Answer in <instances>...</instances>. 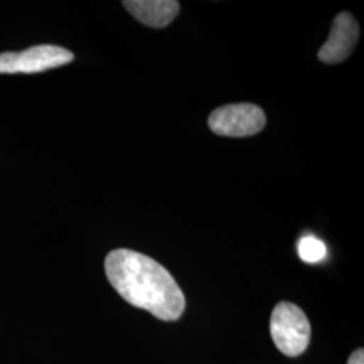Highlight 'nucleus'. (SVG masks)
Wrapping results in <instances>:
<instances>
[{
  "label": "nucleus",
  "instance_id": "f257e3e1",
  "mask_svg": "<svg viewBox=\"0 0 364 364\" xmlns=\"http://www.w3.org/2000/svg\"><path fill=\"white\" fill-rule=\"evenodd\" d=\"M109 284L122 299L164 321H176L185 311V296L171 274L158 262L132 250H114L105 262Z\"/></svg>",
  "mask_w": 364,
  "mask_h": 364
},
{
  "label": "nucleus",
  "instance_id": "f03ea898",
  "mask_svg": "<svg viewBox=\"0 0 364 364\" xmlns=\"http://www.w3.org/2000/svg\"><path fill=\"white\" fill-rule=\"evenodd\" d=\"M270 333L275 347L294 358L308 348L312 328L306 314L291 302H279L272 313Z\"/></svg>",
  "mask_w": 364,
  "mask_h": 364
},
{
  "label": "nucleus",
  "instance_id": "7ed1b4c3",
  "mask_svg": "<svg viewBox=\"0 0 364 364\" xmlns=\"http://www.w3.org/2000/svg\"><path fill=\"white\" fill-rule=\"evenodd\" d=\"M75 55L65 48L55 45H39L19 53L0 54L1 75H31L70 64Z\"/></svg>",
  "mask_w": 364,
  "mask_h": 364
},
{
  "label": "nucleus",
  "instance_id": "20e7f679",
  "mask_svg": "<svg viewBox=\"0 0 364 364\" xmlns=\"http://www.w3.org/2000/svg\"><path fill=\"white\" fill-rule=\"evenodd\" d=\"M266 117L263 109L255 105H223L215 109L208 119L210 130L220 136L245 138L264 129Z\"/></svg>",
  "mask_w": 364,
  "mask_h": 364
},
{
  "label": "nucleus",
  "instance_id": "39448f33",
  "mask_svg": "<svg viewBox=\"0 0 364 364\" xmlns=\"http://www.w3.org/2000/svg\"><path fill=\"white\" fill-rule=\"evenodd\" d=\"M359 39V25L350 13L338 14L333 21L331 34L318 52V60L332 65L350 57Z\"/></svg>",
  "mask_w": 364,
  "mask_h": 364
},
{
  "label": "nucleus",
  "instance_id": "423d86ee",
  "mask_svg": "<svg viewBox=\"0 0 364 364\" xmlns=\"http://www.w3.org/2000/svg\"><path fill=\"white\" fill-rule=\"evenodd\" d=\"M123 6L136 21L154 28L168 26L180 11V3L174 0H126Z\"/></svg>",
  "mask_w": 364,
  "mask_h": 364
},
{
  "label": "nucleus",
  "instance_id": "0eeeda50",
  "mask_svg": "<svg viewBox=\"0 0 364 364\" xmlns=\"http://www.w3.org/2000/svg\"><path fill=\"white\" fill-rule=\"evenodd\" d=\"M299 258L308 263H317L326 255V245L316 236H304L299 243Z\"/></svg>",
  "mask_w": 364,
  "mask_h": 364
},
{
  "label": "nucleus",
  "instance_id": "6e6552de",
  "mask_svg": "<svg viewBox=\"0 0 364 364\" xmlns=\"http://www.w3.org/2000/svg\"><path fill=\"white\" fill-rule=\"evenodd\" d=\"M347 364H364L363 348H359V350L352 352V355L350 356Z\"/></svg>",
  "mask_w": 364,
  "mask_h": 364
}]
</instances>
